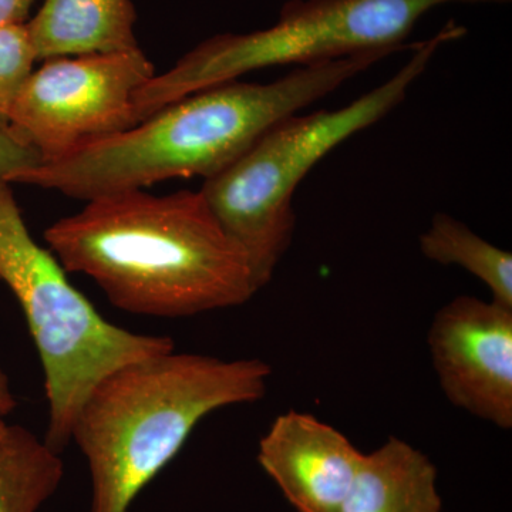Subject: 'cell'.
I'll return each instance as SVG.
<instances>
[{
	"mask_svg": "<svg viewBox=\"0 0 512 512\" xmlns=\"http://www.w3.org/2000/svg\"><path fill=\"white\" fill-rule=\"evenodd\" d=\"M511 0H289L274 25L215 35L156 74L134 96L138 123L174 101L265 67L306 66L407 46L414 26L448 3Z\"/></svg>",
	"mask_w": 512,
	"mask_h": 512,
	"instance_id": "cell-6",
	"label": "cell"
},
{
	"mask_svg": "<svg viewBox=\"0 0 512 512\" xmlns=\"http://www.w3.org/2000/svg\"><path fill=\"white\" fill-rule=\"evenodd\" d=\"M131 0H43L26 23L37 62L137 49Z\"/></svg>",
	"mask_w": 512,
	"mask_h": 512,
	"instance_id": "cell-10",
	"label": "cell"
},
{
	"mask_svg": "<svg viewBox=\"0 0 512 512\" xmlns=\"http://www.w3.org/2000/svg\"><path fill=\"white\" fill-rule=\"evenodd\" d=\"M37 0H0V28L25 25Z\"/></svg>",
	"mask_w": 512,
	"mask_h": 512,
	"instance_id": "cell-16",
	"label": "cell"
},
{
	"mask_svg": "<svg viewBox=\"0 0 512 512\" xmlns=\"http://www.w3.org/2000/svg\"><path fill=\"white\" fill-rule=\"evenodd\" d=\"M49 248L23 220L8 181L0 180V281L25 315L49 407L45 443L62 454L87 394L113 370L175 349L168 336L140 335L103 318L67 278Z\"/></svg>",
	"mask_w": 512,
	"mask_h": 512,
	"instance_id": "cell-5",
	"label": "cell"
},
{
	"mask_svg": "<svg viewBox=\"0 0 512 512\" xmlns=\"http://www.w3.org/2000/svg\"><path fill=\"white\" fill-rule=\"evenodd\" d=\"M362 457L335 427L289 410L259 441L256 460L296 512H339Z\"/></svg>",
	"mask_w": 512,
	"mask_h": 512,
	"instance_id": "cell-9",
	"label": "cell"
},
{
	"mask_svg": "<svg viewBox=\"0 0 512 512\" xmlns=\"http://www.w3.org/2000/svg\"><path fill=\"white\" fill-rule=\"evenodd\" d=\"M156 74L140 47L43 60L20 87L8 124L42 163L60 160L136 126L134 96Z\"/></svg>",
	"mask_w": 512,
	"mask_h": 512,
	"instance_id": "cell-7",
	"label": "cell"
},
{
	"mask_svg": "<svg viewBox=\"0 0 512 512\" xmlns=\"http://www.w3.org/2000/svg\"><path fill=\"white\" fill-rule=\"evenodd\" d=\"M16 407H18V402H16L12 390H10L8 375L3 372L2 366H0V417L9 416Z\"/></svg>",
	"mask_w": 512,
	"mask_h": 512,
	"instance_id": "cell-17",
	"label": "cell"
},
{
	"mask_svg": "<svg viewBox=\"0 0 512 512\" xmlns=\"http://www.w3.org/2000/svg\"><path fill=\"white\" fill-rule=\"evenodd\" d=\"M427 343L448 402L511 429L512 309L457 296L437 311Z\"/></svg>",
	"mask_w": 512,
	"mask_h": 512,
	"instance_id": "cell-8",
	"label": "cell"
},
{
	"mask_svg": "<svg viewBox=\"0 0 512 512\" xmlns=\"http://www.w3.org/2000/svg\"><path fill=\"white\" fill-rule=\"evenodd\" d=\"M36 63L26 23L0 28V124L9 126L13 101Z\"/></svg>",
	"mask_w": 512,
	"mask_h": 512,
	"instance_id": "cell-14",
	"label": "cell"
},
{
	"mask_svg": "<svg viewBox=\"0 0 512 512\" xmlns=\"http://www.w3.org/2000/svg\"><path fill=\"white\" fill-rule=\"evenodd\" d=\"M60 453L0 417V512H37L62 484Z\"/></svg>",
	"mask_w": 512,
	"mask_h": 512,
	"instance_id": "cell-12",
	"label": "cell"
},
{
	"mask_svg": "<svg viewBox=\"0 0 512 512\" xmlns=\"http://www.w3.org/2000/svg\"><path fill=\"white\" fill-rule=\"evenodd\" d=\"M392 50L296 66L272 83L231 80L174 101L136 126L16 175L33 185L90 201L143 190L171 178L214 177L278 121L335 92Z\"/></svg>",
	"mask_w": 512,
	"mask_h": 512,
	"instance_id": "cell-2",
	"label": "cell"
},
{
	"mask_svg": "<svg viewBox=\"0 0 512 512\" xmlns=\"http://www.w3.org/2000/svg\"><path fill=\"white\" fill-rule=\"evenodd\" d=\"M437 468L426 454L397 437L369 454L339 512H441Z\"/></svg>",
	"mask_w": 512,
	"mask_h": 512,
	"instance_id": "cell-11",
	"label": "cell"
},
{
	"mask_svg": "<svg viewBox=\"0 0 512 512\" xmlns=\"http://www.w3.org/2000/svg\"><path fill=\"white\" fill-rule=\"evenodd\" d=\"M426 258L441 265H457L488 286L495 303L512 309V255L485 241L451 215H434L420 237Z\"/></svg>",
	"mask_w": 512,
	"mask_h": 512,
	"instance_id": "cell-13",
	"label": "cell"
},
{
	"mask_svg": "<svg viewBox=\"0 0 512 512\" xmlns=\"http://www.w3.org/2000/svg\"><path fill=\"white\" fill-rule=\"evenodd\" d=\"M464 35L463 26L448 22L430 39L416 43L412 57L382 86L343 109L306 116L296 113L278 121L237 160L204 181L201 194L225 232L247 255L259 289L271 282L291 247L293 194L309 171L333 148L399 106L437 50Z\"/></svg>",
	"mask_w": 512,
	"mask_h": 512,
	"instance_id": "cell-4",
	"label": "cell"
},
{
	"mask_svg": "<svg viewBox=\"0 0 512 512\" xmlns=\"http://www.w3.org/2000/svg\"><path fill=\"white\" fill-rule=\"evenodd\" d=\"M271 366L178 353L134 360L87 394L72 429L92 477V512H130L208 414L261 400Z\"/></svg>",
	"mask_w": 512,
	"mask_h": 512,
	"instance_id": "cell-3",
	"label": "cell"
},
{
	"mask_svg": "<svg viewBox=\"0 0 512 512\" xmlns=\"http://www.w3.org/2000/svg\"><path fill=\"white\" fill-rule=\"evenodd\" d=\"M86 202L46 228L47 248L121 311L190 318L244 305L259 291L247 255L201 191L130 190Z\"/></svg>",
	"mask_w": 512,
	"mask_h": 512,
	"instance_id": "cell-1",
	"label": "cell"
},
{
	"mask_svg": "<svg viewBox=\"0 0 512 512\" xmlns=\"http://www.w3.org/2000/svg\"><path fill=\"white\" fill-rule=\"evenodd\" d=\"M42 164L39 153L6 124H0V180L12 183L16 175Z\"/></svg>",
	"mask_w": 512,
	"mask_h": 512,
	"instance_id": "cell-15",
	"label": "cell"
}]
</instances>
